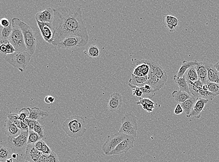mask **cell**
Here are the masks:
<instances>
[{
	"label": "cell",
	"mask_w": 219,
	"mask_h": 162,
	"mask_svg": "<svg viewBox=\"0 0 219 162\" xmlns=\"http://www.w3.org/2000/svg\"><path fill=\"white\" fill-rule=\"evenodd\" d=\"M24 162H29L27 161H25Z\"/></svg>",
	"instance_id": "obj_59"
},
{
	"label": "cell",
	"mask_w": 219,
	"mask_h": 162,
	"mask_svg": "<svg viewBox=\"0 0 219 162\" xmlns=\"http://www.w3.org/2000/svg\"><path fill=\"white\" fill-rule=\"evenodd\" d=\"M128 86L132 90L133 95L137 97H142V95H143V93H142V91L141 90L140 88L136 87V86H132V85H131L129 83L128 84Z\"/></svg>",
	"instance_id": "obj_41"
},
{
	"label": "cell",
	"mask_w": 219,
	"mask_h": 162,
	"mask_svg": "<svg viewBox=\"0 0 219 162\" xmlns=\"http://www.w3.org/2000/svg\"><path fill=\"white\" fill-rule=\"evenodd\" d=\"M30 112L29 108H23L19 112V120L20 121H24L29 117Z\"/></svg>",
	"instance_id": "obj_40"
},
{
	"label": "cell",
	"mask_w": 219,
	"mask_h": 162,
	"mask_svg": "<svg viewBox=\"0 0 219 162\" xmlns=\"http://www.w3.org/2000/svg\"><path fill=\"white\" fill-rule=\"evenodd\" d=\"M42 154L41 151L35 148L34 144H28L26 148L25 160L29 162H38Z\"/></svg>",
	"instance_id": "obj_14"
},
{
	"label": "cell",
	"mask_w": 219,
	"mask_h": 162,
	"mask_svg": "<svg viewBox=\"0 0 219 162\" xmlns=\"http://www.w3.org/2000/svg\"><path fill=\"white\" fill-rule=\"evenodd\" d=\"M6 162H13V159H8L6 161Z\"/></svg>",
	"instance_id": "obj_58"
},
{
	"label": "cell",
	"mask_w": 219,
	"mask_h": 162,
	"mask_svg": "<svg viewBox=\"0 0 219 162\" xmlns=\"http://www.w3.org/2000/svg\"><path fill=\"white\" fill-rule=\"evenodd\" d=\"M148 75L146 76L139 77L131 74V78L129 80V84L132 86H136L138 88L143 87L148 80Z\"/></svg>",
	"instance_id": "obj_30"
},
{
	"label": "cell",
	"mask_w": 219,
	"mask_h": 162,
	"mask_svg": "<svg viewBox=\"0 0 219 162\" xmlns=\"http://www.w3.org/2000/svg\"><path fill=\"white\" fill-rule=\"evenodd\" d=\"M8 43H9V41L8 39H2L1 40V45L5 44V45H7Z\"/></svg>",
	"instance_id": "obj_54"
},
{
	"label": "cell",
	"mask_w": 219,
	"mask_h": 162,
	"mask_svg": "<svg viewBox=\"0 0 219 162\" xmlns=\"http://www.w3.org/2000/svg\"></svg>",
	"instance_id": "obj_60"
},
{
	"label": "cell",
	"mask_w": 219,
	"mask_h": 162,
	"mask_svg": "<svg viewBox=\"0 0 219 162\" xmlns=\"http://www.w3.org/2000/svg\"><path fill=\"white\" fill-rule=\"evenodd\" d=\"M122 96L119 93H114L110 96L108 103V108L111 112H115L117 114L121 113L122 106Z\"/></svg>",
	"instance_id": "obj_13"
},
{
	"label": "cell",
	"mask_w": 219,
	"mask_h": 162,
	"mask_svg": "<svg viewBox=\"0 0 219 162\" xmlns=\"http://www.w3.org/2000/svg\"><path fill=\"white\" fill-rule=\"evenodd\" d=\"M26 123L29 127V130H33L34 127L39 123L37 121L31 119L26 118L24 121Z\"/></svg>",
	"instance_id": "obj_43"
},
{
	"label": "cell",
	"mask_w": 219,
	"mask_h": 162,
	"mask_svg": "<svg viewBox=\"0 0 219 162\" xmlns=\"http://www.w3.org/2000/svg\"><path fill=\"white\" fill-rule=\"evenodd\" d=\"M165 26L170 32H174L176 29L179 24V20L178 18L171 15L163 16Z\"/></svg>",
	"instance_id": "obj_21"
},
{
	"label": "cell",
	"mask_w": 219,
	"mask_h": 162,
	"mask_svg": "<svg viewBox=\"0 0 219 162\" xmlns=\"http://www.w3.org/2000/svg\"><path fill=\"white\" fill-rule=\"evenodd\" d=\"M192 96L186 92L180 90H175L172 93V96L179 104L183 103L185 100L190 98Z\"/></svg>",
	"instance_id": "obj_28"
},
{
	"label": "cell",
	"mask_w": 219,
	"mask_h": 162,
	"mask_svg": "<svg viewBox=\"0 0 219 162\" xmlns=\"http://www.w3.org/2000/svg\"><path fill=\"white\" fill-rule=\"evenodd\" d=\"M13 152L8 146L2 145L0 148V160L5 162L8 159L12 158Z\"/></svg>",
	"instance_id": "obj_31"
},
{
	"label": "cell",
	"mask_w": 219,
	"mask_h": 162,
	"mask_svg": "<svg viewBox=\"0 0 219 162\" xmlns=\"http://www.w3.org/2000/svg\"><path fill=\"white\" fill-rule=\"evenodd\" d=\"M30 112L29 117L28 118L37 121L40 119L42 117H49V115L48 113L45 111H42L40 108L34 107L31 108H28Z\"/></svg>",
	"instance_id": "obj_23"
},
{
	"label": "cell",
	"mask_w": 219,
	"mask_h": 162,
	"mask_svg": "<svg viewBox=\"0 0 219 162\" xmlns=\"http://www.w3.org/2000/svg\"><path fill=\"white\" fill-rule=\"evenodd\" d=\"M121 122L119 132L136 138L138 124L134 114L133 113H126L121 118Z\"/></svg>",
	"instance_id": "obj_5"
},
{
	"label": "cell",
	"mask_w": 219,
	"mask_h": 162,
	"mask_svg": "<svg viewBox=\"0 0 219 162\" xmlns=\"http://www.w3.org/2000/svg\"><path fill=\"white\" fill-rule=\"evenodd\" d=\"M136 62L137 66L135 68L133 74L139 77L148 75L151 70L150 66L144 62V60H137Z\"/></svg>",
	"instance_id": "obj_19"
},
{
	"label": "cell",
	"mask_w": 219,
	"mask_h": 162,
	"mask_svg": "<svg viewBox=\"0 0 219 162\" xmlns=\"http://www.w3.org/2000/svg\"><path fill=\"white\" fill-rule=\"evenodd\" d=\"M4 127L5 132L8 138H16L22 131L8 119L6 121Z\"/></svg>",
	"instance_id": "obj_20"
},
{
	"label": "cell",
	"mask_w": 219,
	"mask_h": 162,
	"mask_svg": "<svg viewBox=\"0 0 219 162\" xmlns=\"http://www.w3.org/2000/svg\"><path fill=\"white\" fill-rule=\"evenodd\" d=\"M140 89L142 91L143 93V95L142 98H145L151 99L152 98L155 94V92L152 89L151 86L147 84H145L143 87L140 88Z\"/></svg>",
	"instance_id": "obj_33"
},
{
	"label": "cell",
	"mask_w": 219,
	"mask_h": 162,
	"mask_svg": "<svg viewBox=\"0 0 219 162\" xmlns=\"http://www.w3.org/2000/svg\"><path fill=\"white\" fill-rule=\"evenodd\" d=\"M55 101V98L52 96H47L45 97V101L47 104H51Z\"/></svg>",
	"instance_id": "obj_48"
},
{
	"label": "cell",
	"mask_w": 219,
	"mask_h": 162,
	"mask_svg": "<svg viewBox=\"0 0 219 162\" xmlns=\"http://www.w3.org/2000/svg\"><path fill=\"white\" fill-rule=\"evenodd\" d=\"M7 50L6 55L11 54L16 52V50L15 48L10 43H8L7 45Z\"/></svg>",
	"instance_id": "obj_46"
},
{
	"label": "cell",
	"mask_w": 219,
	"mask_h": 162,
	"mask_svg": "<svg viewBox=\"0 0 219 162\" xmlns=\"http://www.w3.org/2000/svg\"><path fill=\"white\" fill-rule=\"evenodd\" d=\"M54 10L51 8H48L42 11L38 12L35 15L36 21L41 23H52L54 20Z\"/></svg>",
	"instance_id": "obj_15"
},
{
	"label": "cell",
	"mask_w": 219,
	"mask_h": 162,
	"mask_svg": "<svg viewBox=\"0 0 219 162\" xmlns=\"http://www.w3.org/2000/svg\"><path fill=\"white\" fill-rule=\"evenodd\" d=\"M100 50L96 45H92L88 50V54L90 57L94 58L98 57L100 55Z\"/></svg>",
	"instance_id": "obj_35"
},
{
	"label": "cell",
	"mask_w": 219,
	"mask_h": 162,
	"mask_svg": "<svg viewBox=\"0 0 219 162\" xmlns=\"http://www.w3.org/2000/svg\"><path fill=\"white\" fill-rule=\"evenodd\" d=\"M11 22L12 31L8 39L9 43L15 48L16 51H27L24 35L19 26L15 18L12 19Z\"/></svg>",
	"instance_id": "obj_6"
},
{
	"label": "cell",
	"mask_w": 219,
	"mask_h": 162,
	"mask_svg": "<svg viewBox=\"0 0 219 162\" xmlns=\"http://www.w3.org/2000/svg\"><path fill=\"white\" fill-rule=\"evenodd\" d=\"M40 140H42V138L34 130H29L28 144H35Z\"/></svg>",
	"instance_id": "obj_34"
},
{
	"label": "cell",
	"mask_w": 219,
	"mask_h": 162,
	"mask_svg": "<svg viewBox=\"0 0 219 162\" xmlns=\"http://www.w3.org/2000/svg\"><path fill=\"white\" fill-rule=\"evenodd\" d=\"M41 35L45 42L52 44L54 41V30L52 23H41L36 21Z\"/></svg>",
	"instance_id": "obj_9"
},
{
	"label": "cell",
	"mask_w": 219,
	"mask_h": 162,
	"mask_svg": "<svg viewBox=\"0 0 219 162\" xmlns=\"http://www.w3.org/2000/svg\"><path fill=\"white\" fill-rule=\"evenodd\" d=\"M209 100H207L204 99L202 98H198L196 101L194 105V107L192 109L191 113L187 118L194 117L196 118L199 119L200 118L201 114L206 104L208 103Z\"/></svg>",
	"instance_id": "obj_17"
},
{
	"label": "cell",
	"mask_w": 219,
	"mask_h": 162,
	"mask_svg": "<svg viewBox=\"0 0 219 162\" xmlns=\"http://www.w3.org/2000/svg\"><path fill=\"white\" fill-rule=\"evenodd\" d=\"M31 57V55L27 51H16L12 54L6 55L4 60L23 73L30 61Z\"/></svg>",
	"instance_id": "obj_3"
},
{
	"label": "cell",
	"mask_w": 219,
	"mask_h": 162,
	"mask_svg": "<svg viewBox=\"0 0 219 162\" xmlns=\"http://www.w3.org/2000/svg\"><path fill=\"white\" fill-rule=\"evenodd\" d=\"M208 86V91L211 92L215 95L217 96L219 95V84L212 82H207Z\"/></svg>",
	"instance_id": "obj_38"
},
{
	"label": "cell",
	"mask_w": 219,
	"mask_h": 162,
	"mask_svg": "<svg viewBox=\"0 0 219 162\" xmlns=\"http://www.w3.org/2000/svg\"><path fill=\"white\" fill-rule=\"evenodd\" d=\"M207 71L208 82L219 84V73L214 67V65L209 63L203 62Z\"/></svg>",
	"instance_id": "obj_18"
},
{
	"label": "cell",
	"mask_w": 219,
	"mask_h": 162,
	"mask_svg": "<svg viewBox=\"0 0 219 162\" xmlns=\"http://www.w3.org/2000/svg\"><path fill=\"white\" fill-rule=\"evenodd\" d=\"M184 110L182 107H181L180 104H178L177 105L174 111V113L175 115H179L182 114Z\"/></svg>",
	"instance_id": "obj_47"
},
{
	"label": "cell",
	"mask_w": 219,
	"mask_h": 162,
	"mask_svg": "<svg viewBox=\"0 0 219 162\" xmlns=\"http://www.w3.org/2000/svg\"><path fill=\"white\" fill-rule=\"evenodd\" d=\"M144 62L148 64L150 67V69L161 80L166 83L168 78L167 73L162 68L158 62L152 60H144Z\"/></svg>",
	"instance_id": "obj_12"
},
{
	"label": "cell",
	"mask_w": 219,
	"mask_h": 162,
	"mask_svg": "<svg viewBox=\"0 0 219 162\" xmlns=\"http://www.w3.org/2000/svg\"><path fill=\"white\" fill-rule=\"evenodd\" d=\"M174 80L176 84L179 87L180 91L186 92L191 95L189 90V86L184 76L182 77L178 78L176 75L174 76Z\"/></svg>",
	"instance_id": "obj_29"
},
{
	"label": "cell",
	"mask_w": 219,
	"mask_h": 162,
	"mask_svg": "<svg viewBox=\"0 0 219 162\" xmlns=\"http://www.w3.org/2000/svg\"><path fill=\"white\" fill-rule=\"evenodd\" d=\"M28 136L29 131H22L20 135L16 138H8V145L13 153L17 154L26 148Z\"/></svg>",
	"instance_id": "obj_7"
},
{
	"label": "cell",
	"mask_w": 219,
	"mask_h": 162,
	"mask_svg": "<svg viewBox=\"0 0 219 162\" xmlns=\"http://www.w3.org/2000/svg\"><path fill=\"white\" fill-rule=\"evenodd\" d=\"M47 162H60L58 156L55 152L52 151L48 156Z\"/></svg>",
	"instance_id": "obj_44"
},
{
	"label": "cell",
	"mask_w": 219,
	"mask_h": 162,
	"mask_svg": "<svg viewBox=\"0 0 219 162\" xmlns=\"http://www.w3.org/2000/svg\"><path fill=\"white\" fill-rule=\"evenodd\" d=\"M44 129L45 127L42 125H40V123H38L34 127V130L35 132L37 133L40 136L41 138H45V134H44Z\"/></svg>",
	"instance_id": "obj_42"
},
{
	"label": "cell",
	"mask_w": 219,
	"mask_h": 162,
	"mask_svg": "<svg viewBox=\"0 0 219 162\" xmlns=\"http://www.w3.org/2000/svg\"><path fill=\"white\" fill-rule=\"evenodd\" d=\"M136 105H141L142 108L148 113H152L155 108V103L151 99L145 98H139V101L136 102Z\"/></svg>",
	"instance_id": "obj_24"
},
{
	"label": "cell",
	"mask_w": 219,
	"mask_h": 162,
	"mask_svg": "<svg viewBox=\"0 0 219 162\" xmlns=\"http://www.w3.org/2000/svg\"><path fill=\"white\" fill-rule=\"evenodd\" d=\"M19 156V155H18V154H17V153H13V154H12V158H13V159H16L17 158V156Z\"/></svg>",
	"instance_id": "obj_57"
},
{
	"label": "cell",
	"mask_w": 219,
	"mask_h": 162,
	"mask_svg": "<svg viewBox=\"0 0 219 162\" xmlns=\"http://www.w3.org/2000/svg\"><path fill=\"white\" fill-rule=\"evenodd\" d=\"M196 70L199 79L203 84H206L207 81V71L203 62H198L195 66Z\"/></svg>",
	"instance_id": "obj_22"
},
{
	"label": "cell",
	"mask_w": 219,
	"mask_h": 162,
	"mask_svg": "<svg viewBox=\"0 0 219 162\" xmlns=\"http://www.w3.org/2000/svg\"><path fill=\"white\" fill-rule=\"evenodd\" d=\"M86 123L84 118L72 116L66 119L62 124V129L68 136L72 138L82 137L86 132Z\"/></svg>",
	"instance_id": "obj_2"
},
{
	"label": "cell",
	"mask_w": 219,
	"mask_h": 162,
	"mask_svg": "<svg viewBox=\"0 0 219 162\" xmlns=\"http://www.w3.org/2000/svg\"><path fill=\"white\" fill-rule=\"evenodd\" d=\"M12 31V24H10L9 26L3 28L2 31V39H8L11 35Z\"/></svg>",
	"instance_id": "obj_39"
},
{
	"label": "cell",
	"mask_w": 219,
	"mask_h": 162,
	"mask_svg": "<svg viewBox=\"0 0 219 162\" xmlns=\"http://www.w3.org/2000/svg\"><path fill=\"white\" fill-rule=\"evenodd\" d=\"M20 130L21 131H29V128L25 122L21 121V124H20Z\"/></svg>",
	"instance_id": "obj_49"
},
{
	"label": "cell",
	"mask_w": 219,
	"mask_h": 162,
	"mask_svg": "<svg viewBox=\"0 0 219 162\" xmlns=\"http://www.w3.org/2000/svg\"><path fill=\"white\" fill-rule=\"evenodd\" d=\"M7 50V45H5V44L1 45V46H0V51H1L2 53H3V54L6 55Z\"/></svg>",
	"instance_id": "obj_53"
},
{
	"label": "cell",
	"mask_w": 219,
	"mask_h": 162,
	"mask_svg": "<svg viewBox=\"0 0 219 162\" xmlns=\"http://www.w3.org/2000/svg\"><path fill=\"white\" fill-rule=\"evenodd\" d=\"M202 89L205 91H208V86L207 85V83L206 84H204L202 87Z\"/></svg>",
	"instance_id": "obj_55"
},
{
	"label": "cell",
	"mask_w": 219,
	"mask_h": 162,
	"mask_svg": "<svg viewBox=\"0 0 219 162\" xmlns=\"http://www.w3.org/2000/svg\"><path fill=\"white\" fill-rule=\"evenodd\" d=\"M214 67L216 68V69L218 71V72L219 73V61L218 62H217L215 65H214Z\"/></svg>",
	"instance_id": "obj_56"
},
{
	"label": "cell",
	"mask_w": 219,
	"mask_h": 162,
	"mask_svg": "<svg viewBox=\"0 0 219 162\" xmlns=\"http://www.w3.org/2000/svg\"><path fill=\"white\" fill-rule=\"evenodd\" d=\"M15 19L23 32L27 51L31 56L33 55L36 50L37 46V39L35 34L29 25L20 20L19 18H15Z\"/></svg>",
	"instance_id": "obj_4"
},
{
	"label": "cell",
	"mask_w": 219,
	"mask_h": 162,
	"mask_svg": "<svg viewBox=\"0 0 219 162\" xmlns=\"http://www.w3.org/2000/svg\"><path fill=\"white\" fill-rule=\"evenodd\" d=\"M135 142V138L131 136H129L127 138L124 140L119 143L114 150L110 152L108 156L111 155H120V154L126 153L129 149L133 148L134 143Z\"/></svg>",
	"instance_id": "obj_11"
},
{
	"label": "cell",
	"mask_w": 219,
	"mask_h": 162,
	"mask_svg": "<svg viewBox=\"0 0 219 162\" xmlns=\"http://www.w3.org/2000/svg\"><path fill=\"white\" fill-rule=\"evenodd\" d=\"M184 76L187 82L190 81L195 82L199 80L198 76L195 67H191L189 69L187 70Z\"/></svg>",
	"instance_id": "obj_32"
},
{
	"label": "cell",
	"mask_w": 219,
	"mask_h": 162,
	"mask_svg": "<svg viewBox=\"0 0 219 162\" xmlns=\"http://www.w3.org/2000/svg\"><path fill=\"white\" fill-rule=\"evenodd\" d=\"M197 99L195 97L192 95L190 98L185 100L183 103L180 104L182 107L184 113L186 114V117L190 115Z\"/></svg>",
	"instance_id": "obj_25"
},
{
	"label": "cell",
	"mask_w": 219,
	"mask_h": 162,
	"mask_svg": "<svg viewBox=\"0 0 219 162\" xmlns=\"http://www.w3.org/2000/svg\"><path fill=\"white\" fill-rule=\"evenodd\" d=\"M148 80L145 84L151 86V88L155 92L159 91L164 86L165 83L158 78L151 70L148 75Z\"/></svg>",
	"instance_id": "obj_16"
},
{
	"label": "cell",
	"mask_w": 219,
	"mask_h": 162,
	"mask_svg": "<svg viewBox=\"0 0 219 162\" xmlns=\"http://www.w3.org/2000/svg\"><path fill=\"white\" fill-rule=\"evenodd\" d=\"M216 96L211 93L208 91H205L201 89L199 91V98L207 100H213Z\"/></svg>",
	"instance_id": "obj_36"
},
{
	"label": "cell",
	"mask_w": 219,
	"mask_h": 162,
	"mask_svg": "<svg viewBox=\"0 0 219 162\" xmlns=\"http://www.w3.org/2000/svg\"><path fill=\"white\" fill-rule=\"evenodd\" d=\"M8 119L13 124H15L20 129L21 121L19 120V114L16 113H10L7 116Z\"/></svg>",
	"instance_id": "obj_37"
},
{
	"label": "cell",
	"mask_w": 219,
	"mask_h": 162,
	"mask_svg": "<svg viewBox=\"0 0 219 162\" xmlns=\"http://www.w3.org/2000/svg\"><path fill=\"white\" fill-rule=\"evenodd\" d=\"M48 155L42 154L39 159L38 162H47Z\"/></svg>",
	"instance_id": "obj_52"
},
{
	"label": "cell",
	"mask_w": 219,
	"mask_h": 162,
	"mask_svg": "<svg viewBox=\"0 0 219 162\" xmlns=\"http://www.w3.org/2000/svg\"><path fill=\"white\" fill-rule=\"evenodd\" d=\"M87 44L84 40L80 37L71 36L66 37L63 41L59 43L57 46L60 48L72 49L73 48L84 46Z\"/></svg>",
	"instance_id": "obj_10"
},
{
	"label": "cell",
	"mask_w": 219,
	"mask_h": 162,
	"mask_svg": "<svg viewBox=\"0 0 219 162\" xmlns=\"http://www.w3.org/2000/svg\"><path fill=\"white\" fill-rule=\"evenodd\" d=\"M189 86V90L192 95L195 97L197 98H199V91L203 85V83L199 79L195 82L187 81Z\"/></svg>",
	"instance_id": "obj_26"
},
{
	"label": "cell",
	"mask_w": 219,
	"mask_h": 162,
	"mask_svg": "<svg viewBox=\"0 0 219 162\" xmlns=\"http://www.w3.org/2000/svg\"><path fill=\"white\" fill-rule=\"evenodd\" d=\"M54 17L52 24L54 28V41L52 45L58 46L66 37L75 36L82 38L86 44L89 35L82 18L80 7H61L53 8Z\"/></svg>",
	"instance_id": "obj_1"
},
{
	"label": "cell",
	"mask_w": 219,
	"mask_h": 162,
	"mask_svg": "<svg viewBox=\"0 0 219 162\" xmlns=\"http://www.w3.org/2000/svg\"><path fill=\"white\" fill-rule=\"evenodd\" d=\"M52 151V150L46 144V143L45 142L44 143L43 147H42V150H41L42 153L43 154H45V155H49L51 153Z\"/></svg>",
	"instance_id": "obj_45"
},
{
	"label": "cell",
	"mask_w": 219,
	"mask_h": 162,
	"mask_svg": "<svg viewBox=\"0 0 219 162\" xmlns=\"http://www.w3.org/2000/svg\"><path fill=\"white\" fill-rule=\"evenodd\" d=\"M1 24L3 28L7 27L10 25L9 21L7 18H2L1 20Z\"/></svg>",
	"instance_id": "obj_50"
},
{
	"label": "cell",
	"mask_w": 219,
	"mask_h": 162,
	"mask_svg": "<svg viewBox=\"0 0 219 162\" xmlns=\"http://www.w3.org/2000/svg\"><path fill=\"white\" fill-rule=\"evenodd\" d=\"M198 62V61H196V60L191 61L184 60V61H183L182 64L180 68L178 73L176 75L177 77L178 78L183 77L187 70L189 69L191 67H195L197 64Z\"/></svg>",
	"instance_id": "obj_27"
},
{
	"label": "cell",
	"mask_w": 219,
	"mask_h": 162,
	"mask_svg": "<svg viewBox=\"0 0 219 162\" xmlns=\"http://www.w3.org/2000/svg\"><path fill=\"white\" fill-rule=\"evenodd\" d=\"M45 142L44 141L42 140H40L38 141V142L36 143L34 145H35V148L38 149L39 151H41L42 150V147H43V144H44Z\"/></svg>",
	"instance_id": "obj_51"
},
{
	"label": "cell",
	"mask_w": 219,
	"mask_h": 162,
	"mask_svg": "<svg viewBox=\"0 0 219 162\" xmlns=\"http://www.w3.org/2000/svg\"><path fill=\"white\" fill-rule=\"evenodd\" d=\"M129 137L123 133L118 131L115 134L109 136L103 144L102 149L105 155H108L116 148L119 143Z\"/></svg>",
	"instance_id": "obj_8"
}]
</instances>
